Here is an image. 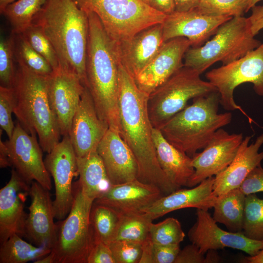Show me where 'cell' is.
Wrapping results in <instances>:
<instances>
[{
	"label": "cell",
	"instance_id": "6da1fadb",
	"mask_svg": "<svg viewBox=\"0 0 263 263\" xmlns=\"http://www.w3.org/2000/svg\"><path fill=\"white\" fill-rule=\"evenodd\" d=\"M119 114L120 135L136 161L140 181L155 185L164 195L179 189L161 169L153 142V127L148 111L149 95L141 91L134 78L119 65Z\"/></svg>",
	"mask_w": 263,
	"mask_h": 263
},
{
	"label": "cell",
	"instance_id": "7a4b0ae2",
	"mask_svg": "<svg viewBox=\"0 0 263 263\" xmlns=\"http://www.w3.org/2000/svg\"><path fill=\"white\" fill-rule=\"evenodd\" d=\"M86 13L89 22L86 58L88 88L99 118L120 134L119 63L113 41L96 15Z\"/></svg>",
	"mask_w": 263,
	"mask_h": 263
},
{
	"label": "cell",
	"instance_id": "3957f363",
	"mask_svg": "<svg viewBox=\"0 0 263 263\" xmlns=\"http://www.w3.org/2000/svg\"><path fill=\"white\" fill-rule=\"evenodd\" d=\"M32 24L51 42L59 66L76 74L88 88L86 58L89 22L86 12L75 0H46Z\"/></svg>",
	"mask_w": 263,
	"mask_h": 263
},
{
	"label": "cell",
	"instance_id": "277c9868",
	"mask_svg": "<svg viewBox=\"0 0 263 263\" xmlns=\"http://www.w3.org/2000/svg\"><path fill=\"white\" fill-rule=\"evenodd\" d=\"M49 76L37 74L18 63L12 86L13 113L28 133L38 135L42 150L47 153L59 143L60 135L48 97Z\"/></svg>",
	"mask_w": 263,
	"mask_h": 263
},
{
	"label": "cell",
	"instance_id": "5b68a950",
	"mask_svg": "<svg viewBox=\"0 0 263 263\" xmlns=\"http://www.w3.org/2000/svg\"><path fill=\"white\" fill-rule=\"evenodd\" d=\"M219 104L217 91L194 98L159 130L168 142L192 157L217 130L231 122V113H218Z\"/></svg>",
	"mask_w": 263,
	"mask_h": 263
},
{
	"label": "cell",
	"instance_id": "8992f818",
	"mask_svg": "<svg viewBox=\"0 0 263 263\" xmlns=\"http://www.w3.org/2000/svg\"><path fill=\"white\" fill-rule=\"evenodd\" d=\"M254 37L248 18L232 17L222 24L205 44L190 47L185 54L184 66L201 75L217 62L229 64L262 44Z\"/></svg>",
	"mask_w": 263,
	"mask_h": 263
},
{
	"label": "cell",
	"instance_id": "52a82bcc",
	"mask_svg": "<svg viewBox=\"0 0 263 263\" xmlns=\"http://www.w3.org/2000/svg\"><path fill=\"white\" fill-rule=\"evenodd\" d=\"M87 12L96 15L115 42L131 38L151 26L162 24L167 15L141 0H75Z\"/></svg>",
	"mask_w": 263,
	"mask_h": 263
},
{
	"label": "cell",
	"instance_id": "ba28073f",
	"mask_svg": "<svg viewBox=\"0 0 263 263\" xmlns=\"http://www.w3.org/2000/svg\"><path fill=\"white\" fill-rule=\"evenodd\" d=\"M73 190L70 211L57 224L56 240L51 251L55 263H87L94 242L90 215L94 200L84 194L78 181Z\"/></svg>",
	"mask_w": 263,
	"mask_h": 263
},
{
	"label": "cell",
	"instance_id": "9c48e42d",
	"mask_svg": "<svg viewBox=\"0 0 263 263\" xmlns=\"http://www.w3.org/2000/svg\"><path fill=\"white\" fill-rule=\"evenodd\" d=\"M200 75L184 66L149 95L148 111L153 128L159 129L184 109L190 99L217 91Z\"/></svg>",
	"mask_w": 263,
	"mask_h": 263
},
{
	"label": "cell",
	"instance_id": "30bf717a",
	"mask_svg": "<svg viewBox=\"0 0 263 263\" xmlns=\"http://www.w3.org/2000/svg\"><path fill=\"white\" fill-rule=\"evenodd\" d=\"M206 77L220 94V104L227 111L238 110L251 124L253 120L234 99L235 88L244 83L253 85L255 92L263 96V42L244 56L207 72Z\"/></svg>",
	"mask_w": 263,
	"mask_h": 263
},
{
	"label": "cell",
	"instance_id": "8fae6325",
	"mask_svg": "<svg viewBox=\"0 0 263 263\" xmlns=\"http://www.w3.org/2000/svg\"><path fill=\"white\" fill-rule=\"evenodd\" d=\"M46 168L53 178L55 198L53 201L55 219H64L73 205V178L78 175L77 156L69 136L63 139L46 156Z\"/></svg>",
	"mask_w": 263,
	"mask_h": 263
},
{
	"label": "cell",
	"instance_id": "7c38bea8",
	"mask_svg": "<svg viewBox=\"0 0 263 263\" xmlns=\"http://www.w3.org/2000/svg\"><path fill=\"white\" fill-rule=\"evenodd\" d=\"M11 166L27 183L36 181L50 190L52 182L36 135L28 133L18 121L12 137L4 142Z\"/></svg>",
	"mask_w": 263,
	"mask_h": 263
},
{
	"label": "cell",
	"instance_id": "4fadbf2b",
	"mask_svg": "<svg viewBox=\"0 0 263 263\" xmlns=\"http://www.w3.org/2000/svg\"><path fill=\"white\" fill-rule=\"evenodd\" d=\"M196 215V221L188 235L191 243L196 245L203 254L209 250L229 247L252 256L263 248V241L249 239L242 232L227 231L220 228L208 210L197 208Z\"/></svg>",
	"mask_w": 263,
	"mask_h": 263
},
{
	"label": "cell",
	"instance_id": "5bb4252c",
	"mask_svg": "<svg viewBox=\"0 0 263 263\" xmlns=\"http://www.w3.org/2000/svg\"><path fill=\"white\" fill-rule=\"evenodd\" d=\"M243 139L241 133L229 134L222 128L217 130L203 150L191 157L194 172L188 187H195L225 169L235 158Z\"/></svg>",
	"mask_w": 263,
	"mask_h": 263
},
{
	"label": "cell",
	"instance_id": "9a60e30c",
	"mask_svg": "<svg viewBox=\"0 0 263 263\" xmlns=\"http://www.w3.org/2000/svg\"><path fill=\"white\" fill-rule=\"evenodd\" d=\"M84 88L78 75L59 66L48 77L49 100L63 136L69 135Z\"/></svg>",
	"mask_w": 263,
	"mask_h": 263
},
{
	"label": "cell",
	"instance_id": "2e32d148",
	"mask_svg": "<svg viewBox=\"0 0 263 263\" xmlns=\"http://www.w3.org/2000/svg\"><path fill=\"white\" fill-rule=\"evenodd\" d=\"M190 47V41L185 37L164 42L152 59L134 78L138 88L150 95L184 66L183 59Z\"/></svg>",
	"mask_w": 263,
	"mask_h": 263
},
{
	"label": "cell",
	"instance_id": "e0dca14e",
	"mask_svg": "<svg viewBox=\"0 0 263 263\" xmlns=\"http://www.w3.org/2000/svg\"><path fill=\"white\" fill-rule=\"evenodd\" d=\"M232 18L206 15L196 8L186 12L174 11L167 15L162 23L163 42L185 37L190 41L191 47L201 46L222 24Z\"/></svg>",
	"mask_w": 263,
	"mask_h": 263
},
{
	"label": "cell",
	"instance_id": "ac0fdd59",
	"mask_svg": "<svg viewBox=\"0 0 263 263\" xmlns=\"http://www.w3.org/2000/svg\"><path fill=\"white\" fill-rule=\"evenodd\" d=\"M109 127L98 115L87 87H85L74 115L69 137L77 157L97 150Z\"/></svg>",
	"mask_w": 263,
	"mask_h": 263
},
{
	"label": "cell",
	"instance_id": "d6986e66",
	"mask_svg": "<svg viewBox=\"0 0 263 263\" xmlns=\"http://www.w3.org/2000/svg\"><path fill=\"white\" fill-rule=\"evenodd\" d=\"M30 185L14 169L6 185L0 190V243L14 234L24 236L27 216L24 206Z\"/></svg>",
	"mask_w": 263,
	"mask_h": 263
},
{
	"label": "cell",
	"instance_id": "ffe728a7",
	"mask_svg": "<svg viewBox=\"0 0 263 263\" xmlns=\"http://www.w3.org/2000/svg\"><path fill=\"white\" fill-rule=\"evenodd\" d=\"M29 195L31 203L26 220L24 236L36 246L52 249L56 240L57 224L54 221L53 204L49 190L33 181Z\"/></svg>",
	"mask_w": 263,
	"mask_h": 263
},
{
	"label": "cell",
	"instance_id": "44dd1931",
	"mask_svg": "<svg viewBox=\"0 0 263 263\" xmlns=\"http://www.w3.org/2000/svg\"><path fill=\"white\" fill-rule=\"evenodd\" d=\"M163 43L162 24L149 27L125 40L113 41L119 64L133 78L152 59Z\"/></svg>",
	"mask_w": 263,
	"mask_h": 263
},
{
	"label": "cell",
	"instance_id": "7402d4cb",
	"mask_svg": "<svg viewBox=\"0 0 263 263\" xmlns=\"http://www.w3.org/2000/svg\"><path fill=\"white\" fill-rule=\"evenodd\" d=\"M97 152L102 160L111 185L137 179L136 161L119 132L109 128L97 146Z\"/></svg>",
	"mask_w": 263,
	"mask_h": 263
},
{
	"label": "cell",
	"instance_id": "603a6c76",
	"mask_svg": "<svg viewBox=\"0 0 263 263\" xmlns=\"http://www.w3.org/2000/svg\"><path fill=\"white\" fill-rule=\"evenodd\" d=\"M163 195L157 187L136 179L123 184L111 185L94 203L109 207L120 214L142 212Z\"/></svg>",
	"mask_w": 263,
	"mask_h": 263
},
{
	"label": "cell",
	"instance_id": "cb8c5ba5",
	"mask_svg": "<svg viewBox=\"0 0 263 263\" xmlns=\"http://www.w3.org/2000/svg\"><path fill=\"white\" fill-rule=\"evenodd\" d=\"M251 137L246 136L243 139L231 163L214 177L213 191L216 196L239 188L249 173L261 165L263 151L259 150L263 144V133L249 144Z\"/></svg>",
	"mask_w": 263,
	"mask_h": 263
},
{
	"label": "cell",
	"instance_id": "d4e9b609",
	"mask_svg": "<svg viewBox=\"0 0 263 263\" xmlns=\"http://www.w3.org/2000/svg\"><path fill=\"white\" fill-rule=\"evenodd\" d=\"M214 177L208 178L195 187L178 189L163 195L142 212L152 221L180 209L194 207L208 210L213 207L217 198L213 191Z\"/></svg>",
	"mask_w": 263,
	"mask_h": 263
},
{
	"label": "cell",
	"instance_id": "484cf974",
	"mask_svg": "<svg viewBox=\"0 0 263 263\" xmlns=\"http://www.w3.org/2000/svg\"><path fill=\"white\" fill-rule=\"evenodd\" d=\"M152 136L158 162L166 175L177 188L188 187L194 172L192 158L168 142L159 129L153 128Z\"/></svg>",
	"mask_w": 263,
	"mask_h": 263
},
{
	"label": "cell",
	"instance_id": "4316f807",
	"mask_svg": "<svg viewBox=\"0 0 263 263\" xmlns=\"http://www.w3.org/2000/svg\"><path fill=\"white\" fill-rule=\"evenodd\" d=\"M79 179L78 181L84 194L94 200L100 197L111 184L97 150L82 157H77Z\"/></svg>",
	"mask_w": 263,
	"mask_h": 263
},
{
	"label": "cell",
	"instance_id": "83f0119b",
	"mask_svg": "<svg viewBox=\"0 0 263 263\" xmlns=\"http://www.w3.org/2000/svg\"><path fill=\"white\" fill-rule=\"evenodd\" d=\"M245 195L239 188L217 196L212 217L229 231L242 232Z\"/></svg>",
	"mask_w": 263,
	"mask_h": 263
},
{
	"label": "cell",
	"instance_id": "f1b7e54d",
	"mask_svg": "<svg viewBox=\"0 0 263 263\" xmlns=\"http://www.w3.org/2000/svg\"><path fill=\"white\" fill-rule=\"evenodd\" d=\"M51 249L34 245L14 234L0 244V263H25L35 261L48 254Z\"/></svg>",
	"mask_w": 263,
	"mask_h": 263
},
{
	"label": "cell",
	"instance_id": "f546056e",
	"mask_svg": "<svg viewBox=\"0 0 263 263\" xmlns=\"http://www.w3.org/2000/svg\"><path fill=\"white\" fill-rule=\"evenodd\" d=\"M46 0H17L8 4L0 12L9 22L12 34H21L29 27Z\"/></svg>",
	"mask_w": 263,
	"mask_h": 263
},
{
	"label": "cell",
	"instance_id": "4dcf8cb0",
	"mask_svg": "<svg viewBox=\"0 0 263 263\" xmlns=\"http://www.w3.org/2000/svg\"><path fill=\"white\" fill-rule=\"evenodd\" d=\"M119 214V222L112 241L128 240L143 244L149 237L152 220L143 212Z\"/></svg>",
	"mask_w": 263,
	"mask_h": 263
},
{
	"label": "cell",
	"instance_id": "1f68e13d",
	"mask_svg": "<svg viewBox=\"0 0 263 263\" xmlns=\"http://www.w3.org/2000/svg\"><path fill=\"white\" fill-rule=\"evenodd\" d=\"M119 218V213L114 209L94 202L90 215L94 240L109 244L113 239Z\"/></svg>",
	"mask_w": 263,
	"mask_h": 263
},
{
	"label": "cell",
	"instance_id": "d6a6232c",
	"mask_svg": "<svg viewBox=\"0 0 263 263\" xmlns=\"http://www.w3.org/2000/svg\"><path fill=\"white\" fill-rule=\"evenodd\" d=\"M13 34L15 57L17 63L37 74L50 76L54 70L48 62L31 47L22 34Z\"/></svg>",
	"mask_w": 263,
	"mask_h": 263
},
{
	"label": "cell",
	"instance_id": "836d02e7",
	"mask_svg": "<svg viewBox=\"0 0 263 263\" xmlns=\"http://www.w3.org/2000/svg\"><path fill=\"white\" fill-rule=\"evenodd\" d=\"M242 232L247 238L263 241V199L245 195Z\"/></svg>",
	"mask_w": 263,
	"mask_h": 263
},
{
	"label": "cell",
	"instance_id": "e575fe53",
	"mask_svg": "<svg viewBox=\"0 0 263 263\" xmlns=\"http://www.w3.org/2000/svg\"><path fill=\"white\" fill-rule=\"evenodd\" d=\"M185 234L180 222L173 217L153 224L150 227L149 238L155 244L169 245L180 244L184 241Z\"/></svg>",
	"mask_w": 263,
	"mask_h": 263
},
{
	"label": "cell",
	"instance_id": "d590c367",
	"mask_svg": "<svg viewBox=\"0 0 263 263\" xmlns=\"http://www.w3.org/2000/svg\"><path fill=\"white\" fill-rule=\"evenodd\" d=\"M249 0H200L196 9L213 16H243L248 12Z\"/></svg>",
	"mask_w": 263,
	"mask_h": 263
},
{
	"label": "cell",
	"instance_id": "8d00e7d4",
	"mask_svg": "<svg viewBox=\"0 0 263 263\" xmlns=\"http://www.w3.org/2000/svg\"><path fill=\"white\" fill-rule=\"evenodd\" d=\"M21 34L31 47L50 64L54 71L59 67V61L50 41L37 26L32 24Z\"/></svg>",
	"mask_w": 263,
	"mask_h": 263
},
{
	"label": "cell",
	"instance_id": "74e56055",
	"mask_svg": "<svg viewBox=\"0 0 263 263\" xmlns=\"http://www.w3.org/2000/svg\"><path fill=\"white\" fill-rule=\"evenodd\" d=\"M9 38L1 37L0 40V86L12 88L16 75L14 60V35Z\"/></svg>",
	"mask_w": 263,
	"mask_h": 263
},
{
	"label": "cell",
	"instance_id": "f35d334b",
	"mask_svg": "<svg viewBox=\"0 0 263 263\" xmlns=\"http://www.w3.org/2000/svg\"><path fill=\"white\" fill-rule=\"evenodd\" d=\"M109 244L115 263H139L142 244L128 240H114Z\"/></svg>",
	"mask_w": 263,
	"mask_h": 263
},
{
	"label": "cell",
	"instance_id": "ab89813d",
	"mask_svg": "<svg viewBox=\"0 0 263 263\" xmlns=\"http://www.w3.org/2000/svg\"><path fill=\"white\" fill-rule=\"evenodd\" d=\"M14 109V96L12 88L0 86V126L9 139L12 137L15 127L12 118Z\"/></svg>",
	"mask_w": 263,
	"mask_h": 263
},
{
	"label": "cell",
	"instance_id": "60d3db41",
	"mask_svg": "<svg viewBox=\"0 0 263 263\" xmlns=\"http://www.w3.org/2000/svg\"><path fill=\"white\" fill-rule=\"evenodd\" d=\"M87 263H115L109 244L101 241L94 240Z\"/></svg>",
	"mask_w": 263,
	"mask_h": 263
},
{
	"label": "cell",
	"instance_id": "b9f144b4",
	"mask_svg": "<svg viewBox=\"0 0 263 263\" xmlns=\"http://www.w3.org/2000/svg\"><path fill=\"white\" fill-rule=\"evenodd\" d=\"M239 188L245 195L263 192V168L261 165L249 173Z\"/></svg>",
	"mask_w": 263,
	"mask_h": 263
},
{
	"label": "cell",
	"instance_id": "7bdbcfd3",
	"mask_svg": "<svg viewBox=\"0 0 263 263\" xmlns=\"http://www.w3.org/2000/svg\"><path fill=\"white\" fill-rule=\"evenodd\" d=\"M180 250V244L162 245L153 243V263H174Z\"/></svg>",
	"mask_w": 263,
	"mask_h": 263
},
{
	"label": "cell",
	"instance_id": "ee69618b",
	"mask_svg": "<svg viewBox=\"0 0 263 263\" xmlns=\"http://www.w3.org/2000/svg\"><path fill=\"white\" fill-rule=\"evenodd\" d=\"M205 255L199 247L191 243L180 249L174 263H204Z\"/></svg>",
	"mask_w": 263,
	"mask_h": 263
},
{
	"label": "cell",
	"instance_id": "f6af8a7d",
	"mask_svg": "<svg viewBox=\"0 0 263 263\" xmlns=\"http://www.w3.org/2000/svg\"><path fill=\"white\" fill-rule=\"evenodd\" d=\"M251 14L248 18L251 30L255 36L263 29V5H255L251 8Z\"/></svg>",
	"mask_w": 263,
	"mask_h": 263
},
{
	"label": "cell",
	"instance_id": "bcb514c9",
	"mask_svg": "<svg viewBox=\"0 0 263 263\" xmlns=\"http://www.w3.org/2000/svg\"><path fill=\"white\" fill-rule=\"evenodd\" d=\"M149 5L166 15L171 14L175 11L174 0H149Z\"/></svg>",
	"mask_w": 263,
	"mask_h": 263
},
{
	"label": "cell",
	"instance_id": "7dc6e473",
	"mask_svg": "<svg viewBox=\"0 0 263 263\" xmlns=\"http://www.w3.org/2000/svg\"><path fill=\"white\" fill-rule=\"evenodd\" d=\"M139 263H153V243L149 238L142 244V251Z\"/></svg>",
	"mask_w": 263,
	"mask_h": 263
},
{
	"label": "cell",
	"instance_id": "c3c4849f",
	"mask_svg": "<svg viewBox=\"0 0 263 263\" xmlns=\"http://www.w3.org/2000/svg\"><path fill=\"white\" fill-rule=\"evenodd\" d=\"M174 1L175 11L186 12L196 8L200 0H174Z\"/></svg>",
	"mask_w": 263,
	"mask_h": 263
},
{
	"label": "cell",
	"instance_id": "681fc988",
	"mask_svg": "<svg viewBox=\"0 0 263 263\" xmlns=\"http://www.w3.org/2000/svg\"><path fill=\"white\" fill-rule=\"evenodd\" d=\"M0 166L1 168L11 166L7 149L4 142L0 140Z\"/></svg>",
	"mask_w": 263,
	"mask_h": 263
},
{
	"label": "cell",
	"instance_id": "f907efd6",
	"mask_svg": "<svg viewBox=\"0 0 263 263\" xmlns=\"http://www.w3.org/2000/svg\"><path fill=\"white\" fill-rule=\"evenodd\" d=\"M220 261V257L216 250L211 249L206 252L204 263H217Z\"/></svg>",
	"mask_w": 263,
	"mask_h": 263
},
{
	"label": "cell",
	"instance_id": "816d5d0a",
	"mask_svg": "<svg viewBox=\"0 0 263 263\" xmlns=\"http://www.w3.org/2000/svg\"><path fill=\"white\" fill-rule=\"evenodd\" d=\"M243 261L247 263H263V248L256 255L245 257Z\"/></svg>",
	"mask_w": 263,
	"mask_h": 263
},
{
	"label": "cell",
	"instance_id": "f5cc1de1",
	"mask_svg": "<svg viewBox=\"0 0 263 263\" xmlns=\"http://www.w3.org/2000/svg\"><path fill=\"white\" fill-rule=\"evenodd\" d=\"M34 263H55V258L52 253L33 262Z\"/></svg>",
	"mask_w": 263,
	"mask_h": 263
},
{
	"label": "cell",
	"instance_id": "db71d44e",
	"mask_svg": "<svg viewBox=\"0 0 263 263\" xmlns=\"http://www.w3.org/2000/svg\"><path fill=\"white\" fill-rule=\"evenodd\" d=\"M16 0H0V12H1L8 4Z\"/></svg>",
	"mask_w": 263,
	"mask_h": 263
},
{
	"label": "cell",
	"instance_id": "11a10c76",
	"mask_svg": "<svg viewBox=\"0 0 263 263\" xmlns=\"http://www.w3.org/2000/svg\"><path fill=\"white\" fill-rule=\"evenodd\" d=\"M263 0H249L247 11H248L251 8L256 5V4L260 1Z\"/></svg>",
	"mask_w": 263,
	"mask_h": 263
},
{
	"label": "cell",
	"instance_id": "9f6ffc18",
	"mask_svg": "<svg viewBox=\"0 0 263 263\" xmlns=\"http://www.w3.org/2000/svg\"><path fill=\"white\" fill-rule=\"evenodd\" d=\"M141 0L149 4V0Z\"/></svg>",
	"mask_w": 263,
	"mask_h": 263
}]
</instances>
